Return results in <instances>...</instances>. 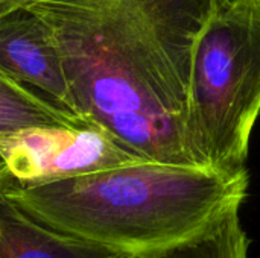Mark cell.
<instances>
[{"instance_id": "6da1fadb", "label": "cell", "mask_w": 260, "mask_h": 258, "mask_svg": "<svg viewBox=\"0 0 260 258\" xmlns=\"http://www.w3.org/2000/svg\"><path fill=\"white\" fill-rule=\"evenodd\" d=\"M225 0H43L73 111L146 161L206 167L189 126L195 47Z\"/></svg>"}, {"instance_id": "7a4b0ae2", "label": "cell", "mask_w": 260, "mask_h": 258, "mask_svg": "<svg viewBox=\"0 0 260 258\" xmlns=\"http://www.w3.org/2000/svg\"><path fill=\"white\" fill-rule=\"evenodd\" d=\"M250 175L145 161L2 193L41 225L134 258L177 245L248 196Z\"/></svg>"}, {"instance_id": "3957f363", "label": "cell", "mask_w": 260, "mask_h": 258, "mask_svg": "<svg viewBox=\"0 0 260 258\" xmlns=\"http://www.w3.org/2000/svg\"><path fill=\"white\" fill-rule=\"evenodd\" d=\"M260 116V0H225L195 47L189 126L204 164L245 169Z\"/></svg>"}, {"instance_id": "277c9868", "label": "cell", "mask_w": 260, "mask_h": 258, "mask_svg": "<svg viewBox=\"0 0 260 258\" xmlns=\"http://www.w3.org/2000/svg\"><path fill=\"white\" fill-rule=\"evenodd\" d=\"M6 179L40 186L145 163L98 125L81 128H32L0 135Z\"/></svg>"}, {"instance_id": "5b68a950", "label": "cell", "mask_w": 260, "mask_h": 258, "mask_svg": "<svg viewBox=\"0 0 260 258\" xmlns=\"http://www.w3.org/2000/svg\"><path fill=\"white\" fill-rule=\"evenodd\" d=\"M0 70L75 114L55 32L34 6L0 15Z\"/></svg>"}, {"instance_id": "8992f818", "label": "cell", "mask_w": 260, "mask_h": 258, "mask_svg": "<svg viewBox=\"0 0 260 258\" xmlns=\"http://www.w3.org/2000/svg\"><path fill=\"white\" fill-rule=\"evenodd\" d=\"M0 258H134L53 231L18 210L0 190Z\"/></svg>"}, {"instance_id": "52a82bcc", "label": "cell", "mask_w": 260, "mask_h": 258, "mask_svg": "<svg viewBox=\"0 0 260 258\" xmlns=\"http://www.w3.org/2000/svg\"><path fill=\"white\" fill-rule=\"evenodd\" d=\"M87 125L94 123L61 108L0 70V135L32 128H81Z\"/></svg>"}, {"instance_id": "ba28073f", "label": "cell", "mask_w": 260, "mask_h": 258, "mask_svg": "<svg viewBox=\"0 0 260 258\" xmlns=\"http://www.w3.org/2000/svg\"><path fill=\"white\" fill-rule=\"evenodd\" d=\"M239 208L227 210L203 231L177 245L139 258H248L250 240L241 225Z\"/></svg>"}, {"instance_id": "9c48e42d", "label": "cell", "mask_w": 260, "mask_h": 258, "mask_svg": "<svg viewBox=\"0 0 260 258\" xmlns=\"http://www.w3.org/2000/svg\"><path fill=\"white\" fill-rule=\"evenodd\" d=\"M43 0H0V15L18 9V8H24V6H32L35 3H40Z\"/></svg>"}, {"instance_id": "30bf717a", "label": "cell", "mask_w": 260, "mask_h": 258, "mask_svg": "<svg viewBox=\"0 0 260 258\" xmlns=\"http://www.w3.org/2000/svg\"><path fill=\"white\" fill-rule=\"evenodd\" d=\"M6 176H8V167H6L5 160H3L2 155H0V182H2Z\"/></svg>"}]
</instances>
